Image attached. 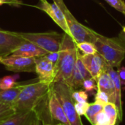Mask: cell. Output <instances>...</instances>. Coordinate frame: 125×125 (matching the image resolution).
I'll return each mask as SVG.
<instances>
[{
  "label": "cell",
  "mask_w": 125,
  "mask_h": 125,
  "mask_svg": "<svg viewBox=\"0 0 125 125\" xmlns=\"http://www.w3.org/2000/svg\"><path fill=\"white\" fill-rule=\"evenodd\" d=\"M78 51L76 42L73 37L64 33L58 59L54 64L55 77L53 83L63 82L70 86Z\"/></svg>",
  "instance_id": "6da1fadb"
},
{
  "label": "cell",
  "mask_w": 125,
  "mask_h": 125,
  "mask_svg": "<svg viewBox=\"0 0 125 125\" xmlns=\"http://www.w3.org/2000/svg\"><path fill=\"white\" fill-rule=\"evenodd\" d=\"M50 86L39 81L25 84L12 104L15 112L33 111L37 104L48 94L50 90Z\"/></svg>",
  "instance_id": "7a4b0ae2"
},
{
  "label": "cell",
  "mask_w": 125,
  "mask_h": 125,
  "mask_svg": "<svg viewBox=\"0 0 125 125\" xmlns=\"http://www.w3.org/2000/svg\"><path fill=\"white\" fill-rule=\"evenodd\" d=\"M93 44L97 52L112 67H119L125 57V48L118 37H107L96 32Z\"/></svg>",
  "instance_id": "3957f363"
},
{
  "label": "cell",
  "mask_w": 125,
  "mask_h": 125,
  "mask_svg": "<svg viewBox=\"0 0 125 125\" xmlns=\"http://www.w3.org/2000/svg\"><path fill=\"white\" fill-rule=\"evenodd\" d=\"M53 1L62 11L70 33V36L73 37L74 41L76 43L81 42H90L93 43L96 38V31L78 21L69 10L63 0Z\"/></svg>",
  "instance_id": "277c9868"
},
{
  "label": "cell",
  "mask_w": 125,
  "mask_h": 125,
  "mask_svg": "<svg viewBox=\"0 0 125 125\" xmlns=\"http://www.w3.org/2000/svg\"><path fill=\"white\" fill-rule=\"evenodd\" d=\"M51 88L62 104L70 125H83L75 108V102L72 97L74 90L63 82H54L51 84Z\"/></svg>",
  "instance_id": "5b68a950"
},
{
  "label": "cell",
  "mask_w": 125,
  "mask_h": 125,
  "mask_svg": "<svg viewBox=\"0 0 125 125\" xmlns=\"http://www.w3.org/2000/svg\"><path fill=\"white\" fill-rule=\"evenodd\" d=\"M18 34L24 40L29 41L48 53H58L61 48L64 34L56 31H48L42 33H23Z\"/></svg>",
  "instance_id": "8992f818"
},
{
  "label": "cell",
  "mask_w": 125,
  "mask_h": 125,
  "mask_svg": "<svg viewBox=\"0 0 125 125\" xmlns=\"http://www.w3.org/2000/svg\"><path fill=\"white\" fill-rule=\"evenodd\" d=\"M1 64L4 65L7 70L20 73H35V58L15 56H10L2 58Z\"/></svg>",
  "instance_id": "52a82bcc"
},
{
  "label": "cell",
  "mask_w": 125,
  "mask_h": 125,
  "mask_svg": "<svg viewBox=\"0 0 125 125\" xmlns=\"http://www.w3.org/2000/svg\"><path fill=\"white\" fill-rule=\"evenodd\" d=\"M81 57L84 66L91 74L92 78H94L96 81L100 75L103 72L106 71L109 65L105 61L103 57L98 53L88 55L81 54Z\"/></svg>",
  "instance_id": "ba28073f"
},
{
  "label": "cell",
  "mask_w": 125,
  "mask_h": 125,
  "mask_svg": "<svg viewBox=\"0 0 125 125\" xmlns=\"http://www.w3.org/2000/svg\"><path fill=\"white\" fill-rule=\"evenodd\" d=\"M34 7L45 12L64 31L65 34L70 35L64 15L56 3L53 2V4H51L47 0H40L39 4Z\"/></svg>",
  "instance_id": "9c48e42d"
},
{
  "label": "cell",
  "mask_w": 125,
  "mask_h": 125,
  "mask_svg": "<svg viewBox=\"0 0 125 125\" xmlns=\"http://www.w3.org/2000/svg\"><path fill=\"white\" fill-rule=\"evenodd\" d=\"M35 73L38 81L48 85L53 83L55 77L54 63L45 56L35 58Z\"/></svg>",
  "instance_id": "30bf717a"
},
{
  "label": "cell",
  "mask_w": 125,
  "mask_h": 125,
  "mask_svg": "<svg viewBox=\"0 0 125 125\" xmlns=\"http://www.w3.org/2000/svg\"><path fill=\"white\" fill-rule=\"evenodd\" d=\"M24 40L18 32L5 31L0 29V55L2 58L10 56Z\"/></svg>",
  "instance_id": "8fae6325"
},
{
  "label": "cell",
  "mask_w": 125,
  "mask_h": 125,
  "mask_svg": "<svg viewBox=\"0 0 125 125\" xmlns=\"http://www.w3.org/2000/svg\"><path fill=\"white\" fill-rule=\"evenodd\" d=\"M48 111L52 125H53V122H56V125L62 124L63 125H70L62 105L52 91L51 86L48 96Z\"/></svg>",
  "instance_id": "7c38bea8"
},
{
  "label": "cell",
  "mask_w": 125,
  "mask_h": 125,
  "mask_svg": "<svg viewBox=\"0 0 125 125\" xmlns=\"http://www.w3.org/2000/svg\"><path fill=\"white\" fill-rule=\"evenodd\" d=\"M47 51L41 48L37 45L24 40L12 53V55L26 56V57H40L48 54Z\"/></svg>",
  "instance_id": "4fadbf2b"
},
{
  "label": "cell",
  "mask_w": 125,
  "mask_h": 125,
  "mask_svg": "<svg viewBox=\"0 0 125 125\" xmlns=\"http://www.w3.org/2000/svg\"><path fill=\"white\" fill-rule=\"evenodd\" d=\"M97 90L102 91L107 94L109 98V102L114 103L116 102V92L114 82L107 73V71L103 72L97 81Z\"/></svg>",
  "instance_id": "5bb4252c"
},
{
  "label": "cell",
  "mask_w": 125,
  "mask_h": 125,
  "mask_svg": "<svg viewBox=\"0 0 125 125\" xmlns=\"http://www.w3.org/2000/svg\"><path fill=\"white\" fill-rule=\"evenodd\" d=\"M107 73L111 76L114 84L115 87V92H116V102L115 105L118 110V114H119V121H122V84L121 81L118 75L117 71L114 70V67L108 65L107 70Z\"/></svg>",
  "instance_id": "9a60e30c"
},
{
  "label": "cell",
  "mask_w": 125,
  "mask_h": 125,
  "mask_svg": "<svg viewBox=\"0 0 125 125\" xmlns=\"http://www.w3.org/2000/svg\"><path fill=\"white\" fill-rule=\"evenodd\" d=\"M24 85L25 84L23 83H17L15 86L10 89L0 90V103L12 106V104L17 99Z\"/></svg>",
  "instance_id": "2e32d148"
},
{
  "label": "cell",
  "mask_w": 125,
  "mask_h": 125,
  "mask_svg": "<svg viewBox=\"0 0 125 125\" xmlns=\"http://www.w3.org/2000/svg\"><path fill=\"white\" fill-rule=\"evenodd\" d=\"M32 111L28 112H15L13 115L1 122L0 125H29Z\"/></svg>",
  "instance_id": "e0dca14e"
},
{
  "label": "cell",
  "mask_w": 125,
  "mask_h": 125,
  "mask_svg": "<svg viewBox=\"0 0 125 125\" xmlns=\"http://www.w3.org/2000/svg\"><path fill=\"white\" fill-rule=\"evenodd\" d=\"M103 106L102 104H100L98 103H89V105L84 114V116L86 117V119L89 120V122L93 125V122H94V118L95 116L100 112L103 110Z\"/></svg>",
  "instance_id": "ac0fdd59"
},
{
  "label": "cell",
  "mask_w": 125,
  "mask_h": 125,
  "mask_svg": "<svg viewBox=\"0 0 125 125\" xmlns=\"http://www.w3.org/2000/svg\"><path fill=\"white\" fill-rule=\"evenodd\" d=\"M103 111L108 117L110 125H116L117 118L119 116L118 110L114 103H108L103 106Z\"/></svg>",
  "instance_id": "d6986e66"
},
{
  "label": "cell",
  "mask_w": 125,
  "mask_h": 125,
  "mask_svg": "<svg viewBox=\"0 0 125 125\" xmlns=\"http://www.w3.org/2000/svg\"><path fill=\"white\" fill-rule=\"evenodd\" d=\"M18 75H7L0 78V90H4L10 89L15 86L16 83V79Z\"/></svg>",
  "instance_id": "ffe728a7"
},
{
  "label": "cell",
  "mask_w": 125,
  "mask_h": 125,
  "mask_svg": "<svg viewBox=\"0 0 125 125\" xmlns=\"http://www.w3.org/2000/svg\"><path fill=\"white\" fill-rule=\"evenodd\" d=\"M76 46L78 51H81L83 54H94L97 52V50L94 47V45L90 42H81L76 43Z\"/></svg>",
  "instance_id": "44dd1931"
},
{
  "label": "cell",
  "mask_w": 125,
  "mask_h": 125,
  "mask_svg": "<svg viewBox=\"0 0 125 125\" xmlns=\"http://www.w3.org/2000/svg\"><path fill=\"white\" fill-rule=\"evenodd\" d=\"M15 113L14 108L10 105L0 103V123Z\"/></svg>",
  "instance_id": "7402d4cb"
},
{
  "label": "cell",
  "mask_w": 125,
  "mask_h": 125,
  "mask_svg": "<svg viewBox=\"0 0 125 125\" xmlns=\"http://www.w3.org/2000/svg\"><path fill=\"white\" fill-rule=\"evenodd\" d=\"M83 89L88 92H93L94 91L97 89V81L91 78L89 79H86L83 81V84H82Z\"/></svg>",
  "instance_id": "603a6c76"
},
{
  "label": "cell",
  "mask_w": 125,
  "mask_h": 125,
  "mask_svg": "<svg viewBox=\"0 0 125 125\" xmlns=\"http://www.w3.org/2000/svg\"><path fill=\"white\" fill-rule=\"evenodd\" d=\"M92 125H110L108 117L103 110L95 116Z\"/></svg>",
  "instance_id": "cb8c5ba5"
},
{
  "label": "cell",
  "mask_w": 125,
  "mask_h": 125,
  "mask_svg": "<svg viewBox=\"0 0 125 125\" xmlns=\"http://www.w3.org/2000/svg\"><path fill=\"white\" fill-rule=\"evenodd\" d=\"M112 7L125 15V2L124 0H105Z\"/></svg>",
  "instance_id": "d4e9b609"
},
{
  "label": "cell",
  "mask_w": 125,
  "mask_h": 125,
  "mask_svg": "<svg viewBox=\"0 0 125 125\" xmlns=\"http://www.w3.org/2000/svg\"><path fill=\"white\" fill-rule=\"evenodd\" d=\"M73 99L75 103L87 102L88 94L86 91H73L72 94Z\"/></svg>",
  "instance_id": "484cf974"
},
{
  "label": "cell",
  "mask_w": 125,
  "mask_h": 125,
  "mask_svg": "<svg viewBox=\"0 0 125 125\" xmlns=\"http://www.w3.org/2000/svg\"><path fill=\"white\" fill-rule=\"evenodd\" d=\"M95 102L100 104H102L103 105H105L108 103H110L109 98L107 94L100 90H97V94L95 95Z\"/></svg>",
  "instance_id": "4316f807"
},
{
  "label": "cell",
  "mask_w": 125,
  "mask_h": 125,
  "mask_svg": "<svg viewBox=\"0 0 125 125\" xmlns=\"http://www.w3.org/2000/svg\"><path fill=\"white\" fill-rule=\"evenodd\" d=\"M89 105V103L88 102L85 103H75V108L78 114L81 116L85 114L88 107Z\"/></svg>",
  "instance_id": "83f0119b"
},
{
  "label": "cell",
  "mask_w": 125,
  "mask_h": 125,
  "mask_svg": "<svg viewBox=\"0 0 125 125\" xmlns=\"http://www.w3.org/2000/svg\"><path fill=\"white\" fill-rule=\"evenodd\" d=\"M29 125H45L42 119L38 116V115L32 111V115L31 117V120L29 122Z\"/></svg>",
  "instance_id": "f1b7e54d"
},
{
  "label": "cell",
  "mask_w": 125,
  "mask_h": 125,
  "mask_svg": "<svg viewBox=\"0 0 125 125\" xmlns=\"http://www.w3.org/2000/svg\"><path fill=\"white\" fill-rule=\"evenodd\" d=\"M117 73H118V75L121 81L122 86H123L124 89H125V67H118Z\"/></svg>",
  "instance_id": "f546056e"
},
{
  "label": "cell",
  "mask_w": 125,
  "mask_h": 125,
  "mask_svg": "<svg viewBox=\"0 0 125 125\" xmlns=\"http://www.w3.org/2000/svg\"><path fill=\"white\" fill-rule=\"evenodd\" d=\"M4 4L11 5V6L18 7V6L23 4V3L20 0H0V5Z\"/></svg>",
  "instance_id": "4dcf8cb0"
},
{
  "label": "cell",
  "mask_w": 125,
  "mask_h": 125,
  "mask_svg": "<svg viewBox=\"0 0 125 125\" xmlns=\"http://www.w3.org/2000/svg\"><path fill=\"white\" fill-rule=\"evenodd\" d=\"M118 38H119V41L121 42V43L122 44L123 47L125 48V26L122 27V31L119 34Z\"/></svg>",
  "instance_id": "1f68e13d"
},
{
  "label": "cell",
  "mask_w": 125,
  "mask_h": 125,
  "mask_svg": "<svg viewBox=\"0 0 125 125\" xmlns=\"http://www.w3.org/2000/svg\"><path fill=\"white\" fill-rule=\"evenodd\" d=\"M1 59H2V57H1V56L0 55V64H1Z\"/></svg>",
  "instance_id": "d6a6232c"
},
{
  "label": "cell",
  "mask_w": 125,
  "mask_h": 125,
  "mask_svg": "<svg viewBox=\"0 0 125 125\" xmlns=\"http://www.w3.org/2000/svg\"><path fill=\"white\" fill-rule=\"evenodd\" d=\"M62 125V124H57V125Z\"/></svg>",
  "instance_id": "836d02e7"
},
{
  "label": "cell",
  "mask_w": 125,
  "mask_h": 125,
  "mask_svg": "<svg viewBox=\"0 0 125 125\" xmlns=\"http://www.w3.org/2000/svg\"></svg>",
  "instance_id": "e575fe53"
}]
</instances>
